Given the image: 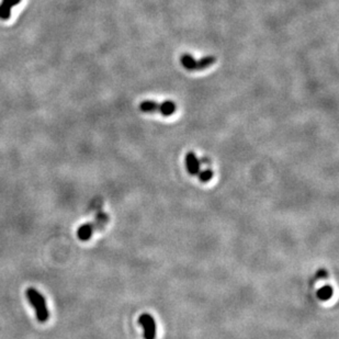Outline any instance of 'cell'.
I'll use <instances>...</instances> for the list:
<instances>
[{"mask_svg":"<svg viewBox=\"0 0 339 339\" xmlns=\"http://www.w3.org/2000/svg\"><path fill=\"white\" fill-rule=\"evenodd\" d=\"M186 167L189 174L192 176L198 175L199 171L201 170L200 160L198 159L197 156H195V154L193 152H189L186 155Z\"/></svg>","mask_w":339,"mask_h":339,"instance_id":"4","label":"cell"},{"mask_svg":"<svg viewBox=\"0 0 339 339\" xmlns=\"http://www.w3.org/2000/svg\"><path fill=\"white\" fill-rule=\"evenodd\" d=\"M140 109L145 113H155L159 110V103L153 100H144L140 103Z\"/></svg>","mask_w":339,"mask_h":339,"instance_id":"8","label":"cell"},{"mask_svg":"<svg viewBox=\"0 0 339 339\" xmlns=\"http://www.w3.org/2000/svg\"><path fill=\"white\" fill-rule=\"evenodd\" d=\"M332 293H334V291H332L331 286L330 285H325V286H323V288H320L317 291V296H318L319 300H321V301H327L332 296Z\"/></svg>","mask_w":339,"mask_h":339,"instance_id":"10","label":"cell"},{"mask_svg":"<svg viewBox=\"0 0 339 339\" xmlns=\"http://www.w3.org/2000/svg\"><path fill=\"white\" fill-rule=\"evenodd\" d=\"M181 65L186 68L187 71H197V60L190 54H183L180 57Z\"/></svg>","mask_w":339,"mask_h":339,"instance_id":"7","label":"cell"},{"mask_svg":"<svg viewBox=\"0 0 339 339\" xmlns=\"http://www.w3.org/2000/svg\"><path fill=\"white\" fill-rule=\"evenodd\" d=\"M109 221V217L105 213H100L97 216L95 222L84 224V225L80 226L77 231V236L80 240L83 242H87L93 236V234L98 231V229L102 228L106 225Z\"/></svg>","mask_w":339,"mask_h":339,"instance_id":"2","label":"cell"},{"mask_svg":"<svg viewBox=\"0 0 339 339\" xmlns=\"http://www.w3.org/2000/svg\"><path fill=\"white\" fill-rule=\"evenodd\" d=\"M199 179L202 182H208L212 179L213 177V172H212L211 169H204V170H200L199 171Z\"/></svg>","mask_w":339,"mask_h":339,"instance_id":"11","label":"cell"},{"mask_svg":"<svg viewBox=\"0 0 339 339\" xmlns=\"http://www.w3.org/2000/svg\"><path fill=\"white\" fill-rule=\"evenodd\" d=\"M139 323L144 329L145 339H155L156 338V323L154 318L149 314H142L139 318Z\"/></svg>","mask_w":339,"mask_h":339,"instance_id":"3","label":"cell"},{"mask_svg":"<svg viewBox=\"0 0 339 339\" xmlns=\"http://www.w3.org/2000/svg\"><path fill=\"white\" fill-rule=\"evenodd\" d=\"M20 2L21 0H3L0 4V19L8 20L11 15V9Z\"/></svg>","mask_w":339,"mask_h":339,"instance_id":"5","label":"cell"},{"mask_svg":"<svg viewBox=\"0 0 339 339\" xmlns=\"http://www.w3.org/2000/svg\"><path fill=\"white\" fill-rule=\"evenodd\" d=\"M27 297L30 302L31 306L36 309L37 318L40 323H45L50 318V312L47 306V302L43 295L34 288H29L27 290Z\"/></svg>","mask_w":339,"mask_h":339,"instance_id":"1","label":"cell"},{"mask_svg":"<svg viewBox=\"0 0 339 339\" xmlns=\"http://www.w3.org/2000/svg\"><path fill=\"white\" fill-rule=\"evenodd\" d=\"M158 111L162 113L164 117L172 116V114H174L176 111V103L171 100H166L160 103Z\"/></svg>","mask_w":339,"mask_h":339,"instance_id":"6","label":"cell"},{"mask_svg":"<svg viewBox=\"0 0 339 339\" xmlns=\"http://www.w3.org/2000/svg\"><path fill=\"white\" fill-rule=\"evenodd\" d=\"M317 277L318 278H325V277H327V272L325 271L324 269H321V270H319V271H318Z\"/></svg>","mask_w":339,"mask_h":339,"instance_id":"12","label":"cell"},{"mask_svg":"<svg viewBox=\"0 0 339 339\" xmlns=\"http://www.w3.org/2000/svg\"><path fill=\"white\" fill-rule=\"evenodd\" d=\"M216 62V59L214 56H204L202 59L197 61V71H204L206 68H209Z\"/></svg>","mask_w":339,"mask_h":339,"instance_id":"9","label":"cell"}]
</instances>
